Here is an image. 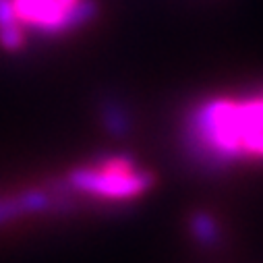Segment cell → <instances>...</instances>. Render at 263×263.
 <instances>
[{
    "mask_svg": "<svg viewBox=\"0 0 263 263\" xmlns=\"http://www.w3.org/2000/svg\"><path fill=\"white\" fill-rule=\"evenodd\" d=\"M189 152L210 166H263V85L212 93L184 116Z\"/></svg>",
    "mask_w": 263,
    "mask_h": 263,
    "instance_id": "6da1fadb",
    "label": "cell"
},
{
    "mask_svg": "<svg viewBox=\"0 0 263 263\" xmlns=\"http://www.w3.org/2000/svg\"><path fill=\"white\" fill-rule=\"evenodd\" d=\"M56 186L64 205L112 208L139 201L154 186V174L126 156H104L69 170Z\"/></svg>",
    "mask_w": 263,
    "mask_h": 263,
    "instance_id": "7a4b0ae2",
    "label": "cell"
},
{
    "mask_svg": "<svg viewBox=\"0 0 263 263\" xmlns=\"http://www.w3.org/2000/svg\"><path fill=\"white\" fill-rule=\"evenodd\" d=\"M93 17V0H0V44L23 50L77 31Z\"/></svg>",
    "mask_w": 263,
    "mask_h": 263,
    "instance_id": "3957f363",
    "label": "cell"
}]
</instances>
